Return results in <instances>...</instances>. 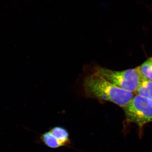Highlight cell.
<instances>
[{
  "mask_svg": "<svg viewBox=\"0 0 152 152\" xmlns=\"http://www.w3.org/2000/svg\"><path fill=\"white\" fill-rule=\"evenodd\" d=\"M41 139L45 145L51 148H57L63 146L62 144L50 131L43 134Z\"/></svg>",
  "mask_w": 152,
  "mask_h": 152,
  "instance_id": "7",
  "label": "cell"
},
{
  "mask_svg": "<svg viewBox=\"0 0 152 152\" xmlns=\"http://www.w3.org/2000/svg\"><path fill=\"white\" fill-rule=\"evenodd\" d=\"M128 123H134L140 128L152 122V100L140 95H135L123 108Z\"/></svg>",
  "mask_w": 152,
  "mask_h": 152,
  "instance_id": "3",
  "label": "cell"
},
{
  "mask_svg": "<svg viewBox=\"0 0 152 152\" xmlns=\"http://www.w3.org/2000/svg\"><path fill=\"white\" fill-rule=\"evenodd\" d=\"M135 93L152 100V81L142 79Z\"/></svg>",
  "mask_w": 152,
  "mask_h": 152,
  "instance_id": "4",
  "label": "cell"
},
{
  "mask_svg": "<svg viewBox=\"0 0 152 152\" xmlns=\"http://www.w3.org/2000/svg\"><path fill=\"white\" fill-rule=\"evenodd\" d=\"M145 7H146V8L148 9L149 10H150V11L152 13V2L151 4H145Z\"/></svg>",
  "mask_w": 152,
  "mask_h": 152,
  "instance_id": "8",
  "label": "cell"
},
{
  "mask_svg": "<svg viewBox=\"0 0 152 152\" xmlns=\"http://www.w3.org/2000/svg\"><path fill=\"white\" fill-rule=\"evenodd\" d=\"M50 132L56 137L63 146L67 145L70 143L69 135L66 129L61 126L52 128Z\"/></svg>",
  "mask_w": 152,
  "mask_h": 152,
  "instance_id": "5",
  "label": "cell"
},
{
  "mask_svg": "<svg viewBox=\"0 0 152 152\" xmlns=\"http://www.w3.org/2000/svg\"><path fill=\"white\" fill-rule=\"evenodd\" d=\"M93 73L125 91L134 93L143 79L136 68L115 71L97 66L95 67Z\"/></svg>",
  "mask_w": 152,
  "mask_h": 152,
  "instance_id": "2",
  "label": "cell"
},
{
  "mask_svg": "<svg viewBox=\"0 0 152 152\" xmlns=\"http://www.w3.org/2000/svg\"><path fill=\"white\" fill-rule=\"evenodd\" d=\"M136 68L143 79L152 81V57Z\"/></svg>",
  "mask_w": 152,
  "mask_h": 152,
  "instance_id": "6",
  "label": "cell"
},
{
  "mask_svg": "<svg viewBox=\"0 0 152 152\" xmlns=\"http://www.w3.org/2000/svg\"><path fill=\"white\" fill-rule=\"evenodd\" d=\"M83 88L88 97L110 102L123 108L135 96V93L125 91L94 73L85 78Z\"/></svg>",
  "mask_w": 152,
  "mask_h": 152,
  "instance_id": "1",
  "label": "cell"
}]
</instances>
